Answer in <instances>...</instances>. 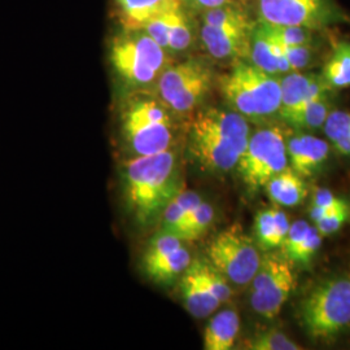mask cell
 <instances>
[{"instance_id": "cell-23", "label": "cell", "mask_w": 350, "mask_h": 350, "mask_svg": "<svg viewBox=\"0 0 350 350\" xmlns=\"http://www.w3.org/2000/svg\"><path fill=\"white\" fill-rule=\"evenodd\" d=\"M322 78L329 88H350V40L335 44L323 68Z\"/></svg>"}, {"instance_id": "cell-6", "label": "cell", "mask_w": 350, "mask_h": 350, "mask_svg": "<svg viewBox=\"0 0 350 350\" xmlns=\"http://www.w3.org/2000/svg\"><path fill=\"white\" fill-rule=\"evenodd\" d=\"M302 328L313 340H329L350 325V276H332L304 297L299 308Z\"/></svg>"}, {"instance_id": "cell-19", "label": "cell", "mask_w": 350, "mask_h": 350, "mask_svg": "<svg viewBox=\"0 0 350 350\" xmlns=\"http://www.w3.org/2000/svg\"><path fill=\"white\" fill-rule=\"evenodd\" d=\"M201 201L202 199L199 193L193 191H185L182 188L179 193L165 208L159 224V230L182 239L188 219L191 218L195 209L200 205Z\"/></svg>"}, {"instance_id": "cell-7", "label": "cell", "mask_w": 350, "mask_h": 350, "mask_svg": "<svg viewBox=\"0 0 350 350\" xmlns=\"http://www.w3.org/2000/svg\"><path fill=\"white\" fill-rule=\"evenodd\" d=\"M253 24L240 4L230 3L201 13L199 38L214 60H248Z\"/></svg>"}, {"instance_id": "cell-30", "label": "cell", "mask_w": 350, "mask_h": 350, "mask_svg": "<svg viewBox=\"0 0 350 350\" xmlns=\"http://www.w3.org/2000/svg\"><path fill=\"white\" fill-rule=\"evenodd\" d=\"M200 267L202 276L211 288L213 296L221 304L230 300L232 296V289L228 284V279L209 261H204L200 258Z\"/></svg>"}, {"instance_id": "cell-24", "label": "cell", "mask_w": 350, "mask_h": 350, "mask_svg": "<svg viewBox=\"0 0 350 350\" xmlns=\"http://www.w3.org/2000/svg\"><path fill=\"white\" fill-rule=\"evenodd\" d=\"M327 91L315 95L308 101L288 126L299 130H318L323 127L331 113Z\"/></svg>"}, {"instance_id": "cell-15", "label": "cell", "mask_w": 350, "mask_h": 350, "mask_svg": "<svg viewBox=\"0 0 350 350\" xmlns=\"http://www.w3.org/2000/svg\"><path fill=\"white\" fill-rule=\"evenodd\" d=\"M280 88L282 103L279 117L287 125L313 96L329 90L322 75L304 72H289L287 75H282Z\"/></svg>"}, {"instance_id": "cell-29", "label": "cell", "mask_w": 350, "mask_h": 350, "mask_svg": "<svg viewBox=\"0 0 350 350\" xmlns=\"http://www.w3.org/2000/svg\"><path fill=\"white\" fill-rule=\"evenodd\" d=\"M213 221L214 209L212 205L205 201H201L200 205L195 209V212L192 213L191 218L188 219L182 239L185 241H192L201 238L206 232L209 226L212 225Z\"/></svg>"}, {"instance_id": "cell-5", "label": "cell", "mask_w": 350, "mask_h": 350, "mask_svg": "<svg viewBox=\"0 0 350 350\" xmlns=\"http://www.w3.org/2000/svg\"><path fill=\"white\" fill-rule=\"evenodd\" d=\"M230 109L247 120L263 121L279 114L282 103L280 77L269 75L240 59L218 81Z\"/></svg>"}, {"instance_id": "cell-14", "label": "cell", "mask_w": 350, "mask_h": 350, "mask_svg": "<svg viewBox=\"0 0 350 350\" xmlns=\"http://www.w3.org/2000/svg\"><path fill=\"white\" fill-rule=\"evenodd\" d=\"M248 60L263 72L276 77L292 72L284 44L276 37L271 26L260 20L253 24L250 31Z\"/></svg>"}, {"instance_id": "cell-28", "label": "cell", "mask_w": 350, "mask_h": 350, "mask_svg": "<svg viewBox=\"0 0 350 350\" xmlns=\"http://www.w3.org/2000/svg\"><path fill=\"white\" fill-rule=\"evenodd\" d=\"M247 349L250 350H299L300 347L284 332L270 328L256 334L247 342Z\"/></svg>"}, {"instance_id": "cell-1", "label": "cell", "mask_w": 350, "mask_h": 350, "mask_svg": "<svg viewBox=\"0 0 350 350\" xmlns=\"http://www.w3.org/2000/svg\"><path fill=\"white\" fill-rule=\"evenodd\" d=\"M118 182L122 208L131 225L142 231L156 227L165 208L182 189L178 156L169 150L122 159Z\"/></svg>"}, {"instance_id": "cell-12", "label": "cell", "mask_w": 350, "mask_h": 350, "mask_svg": "<svg viewBox=\"0 0 350 350\" xmlns=\"http://www.w3.org/2000/svg\"><path fill=\"white\" fill-rule=\"evenodd\" d=\"M258 20L270 25L321 30L336 20L332 0H256Z\"/></svg>"}, {"instance_id": "cell-35", "label": "cell", "mask_w": 350, "mask_h": 350, "mask_svg": "<svg viewBox=\"0 0 350 350\" xmlns=\"http://www.w3.org/2000/svg\"><path fill=\"white\" fill-rule=\"evenodd\" d=\"M309 230H310V225L304 219H299L289 226L287 237L284 239L283 245H282L284 250L286 257H288L293 250L300 245L302 240L308 235Z\"/></svg>"}, {"instance_id": "cell-33", "label": "cell", "mask_w": 350, "mask_h": 350, "mask_svg": "<svg viewBox=\"0 0 350 350\" xmlns=\"http://www.w3.org/2000/svg\"><path fill=\"white\" fill-rule=\"evenodd\" d=\"M286 55L292 68V72H304L313 62V44H301V46H286Z\"/></svg>"}, {"instance_id": "cell-16", "label": "cell", "mask_w": 350, "mask_h": 350, "mask_svg": "<svg viewBox=\"0 0 350 350\" xmlns=\"http://www.w3.org/2000/svg\"><path fill=\"white\" fill-rule=\"evenodd\" d=\"M180 295L188 313L195 318H206L214 313L221 302L213 296L201 273L200 258L192 260L180 278Z\"/></svg>"}, {"instance_id": "cell-20", "label": "cell", "mask_w": 350, "mask_h": 350, "mask_svg": "<svg viewBox=\"0 0 350 350\" xmlns=\"http://www.w3.org/2000/svg\"><path fill=\"white\" fill-rule=\"evenodd\" d=\"M240 318L232 309L215 314L204 329V349L230 350L239 335Z\"/></svg>"}, {"instance_id": "cell-8", "label": "cell", "mask_w": 350, "mask_h": 350, "mask_svg": "<svg viewBox=\"0 0 350 350\" xmlns=\"http://www.w3.org/2000/svg\"><path fill=\"white\" fill-rule=\"evenodd\" d=\"M214 70L204 59L189 57L169 65L153 92L175 116L193 112L212 90Z\"/></svg>"}, {"instance_id": "cell-21", "label": "cell", "mask_w": 350, "mask_h": 350, "mask_svg": "<svg viewBox=\"0 0 350 350\" xmlns=\"http://www.w3.org/2000/svg\"><path fill=\"white\" fill-rule=\"evenodd\" d=\"M265 189L269 198L280 206H296L308 196V188L302 176L291 166L271 178Z\"/></svg>"}, {"instance_id": "cell-34", "label": "cell", "mask_w": 350, "mask_h": 350, "mask_svg": "<svg viewBox=\"0 0 350 350\" xmlns=\"http://www.w3.org/2000/svg\"><path fill=\"white\" fill-rule=\"evenodd\" d=\"M312 205L322 206L325 211L331 214L334 213L342 212V211H349V205L344 199H340L335 196L331 191L325 188H318L314 192L313 201Z\"/></svg>"}, {"instance_id": "cell-17", "label": "cell", "mask_w": 350, "mask_h": 350, "mask_svg": "<svg viewBox=\"0 0 350 350\" xmlns=\"http://www.w3.org/2000/svg\"><path fill=\"white\" fill-rule=\"evenodd\" d=\"M289 166L301 176L313 175L329 154V144L312 134L300 133L287 139Z\"/></svg>"}, {"instance_id": "cell-32", "label": "cell", "mask_w": 350, "mask_h": 350, "mask_svg": "<svg viewBox=\"0 0 350 350\" xmlns=\"http://www.w3.org/2000/svg\"><path fill=\"white\" fill-rule=\"evenodd\" d=\"M322 235L318 231L317 226H310L308 235L302 240L300 245L293 250L287 258L292 262L309 263L313 258L314 254L321 248Z\"/></svg>"}, {"instance_id": "cell-22", "label": "cell", "mask_w": 350, "mask_h": 350, "mask_svg": "<svg viewBox=\"0 0 350 350\" xmlns=\"http://www.w3.org/2000/svg\"><path fill=\"white\" fill-rule=\"evenodd\" d=\"M192 262L191 253L186 247H182L163 258L142 266L143 273L157 284H169L182 275Z\"/></svg>"}, {"instance_id": "cell-26", "label": "cell", "mask_w": 350, "mask_h": 350, "mask_svg": "<svg viewBox=\"0 0 350 350\" xmlns=\"http://www.w3.org/2000/svg\"><path fill=\"white\" fill-rule=\"evenodd\" d=\"M183 243H185L183 239L159 230L150 239V241L144 250V253H143L140 265L144 266V265H148V263L154 262V261L163 258L175 250L185 247Z\"/></svg>"}, {"instance_id": "cell-10", "label": "cell", "mask_w": 350, "mask_h": 350, "mask_svg": "<svg viewBox=\"0 0 350 350\" xmlns=\"http://www.w3.org/2000/svg\"><path fill=\"white\" fill-rule=\"evenodd\" d=\"M250 283L252 309L266 319H274L282 312L297 280L292 261L287 257L266 254Z\"/></svg>"}, {"instance_id": "cell-13", "label": "cell", "mask_w": 350, "mask_h": 350, "mask_svg": "<svg viewBox=\"0 0 350 350\" xmlns=\"http://www.w3.org/2000/svg\"><path fill=\"white\" fill-rule=\"evenodd\" d=\"M140 27L172 57L192 50L199 37V26L183 7L157 16Z\"/></svg>"}, {"instance_id": "cell-37", "label": "cell", "mask_w": 350, "mask_h": 350, "mask_svg": "<svg viewBox=\"0 0 350 350\" xmlns=\"http://www.w3.org/2000/svg\"><path fill=\"white\" fill-rule=\"evenodd\" d=\"M183 3H186L187 7H189L192 11L202 13L225 4L237 3V0H183Z\"/></svg>"}, {"instance_id": "cell-4", "label": "cell", "mask_w": 350, "mask_h": 350, "mask_svg": "<svg viewBox=\"0 0 350 350\" xmlns=\"http://www.w3.org/2000/svg\"><path fill=\"white\" fill-rule=\"evenodd\" d=\"M109 63L126 95L153 91L165 69L174 63V57L144 29L124 26L111 42Z\"/></svg>"}, {"instance_id": "cell-18", "label": "cell", "mask_w": 350, "mask_h": 350, "mask_svg": "<svg viewBox=\"0 0 350 350\" xmlns=\"http://www.w3.org/2000/svg\"><path fill=\"white\" fill-rule=\"evenodd\" d=\"M124 26L140 27L152 18L183 7V0H116Z\"/></svg>"}, {"instance_id": "cell-31", "label": "cell", "mask_w": 350, "mask_h": 350, "mask_svg": "<svg viewBox=\"0 0 350 350\" xmlns=\"http://www.w3.org/2000/svg\"><path fill=\"white\" fill-rule=\"evenodd\" d=\"M270 25V24H269ZM276 37L286 46H301V44H313V29L304 26L270 25Z\"/></svg>"}, {"instance_id": "cell-3", "label": "cell", "mask_w": 350, "mask_h": 350, "mask_svg": "<svg viewBox=\"0 0 350 350\" xmlns=\"http://www.w3.org/2000/svg\"><path fill=\"white\" fill-rule=\"evenodd\" d=\"M174 116L153 91L126 94L118 113V142L124 159L172 150Z\"/></svg>"}, {"instance_id": "cell-25", "label": "cell", "mask_w": 350, "mask_h": 350, "mask_svg": "<svg viewBox=\"0 0 350 350\" xmlns=\"http://www.w3.org/2000/svg\"><path fill=\"white\" fill-rule=\"evenodd\" d=\"M323 127L334 148L344 156H350V112L331 111Z\"/></svg>"}, {"instance_id": "cell-9", "label": "cell", "mask_w": 350, "mask_h": 350, "mask_svg": "<svg viewBox=\"0 0 350 350\" xmlns=\"http://www.w3.org/2000/svg\"><path fill=\"white\" fill-rule=\"evenodd\" d=\"M288 166L287 138L282 129H258L250 137L238 163V172L250 192L265 187Z\"/></svg>"}, {"instance_id": "cell-27", "label": "cell", "mask_w": 350, "mask_h": 350, "mask_svg": "<svg viewBox=\"0 0 350 350\" xmlns=\"http://www.w3.org/2000/svg\"><path fill=\"white\" fill-rule=\"evenodd\" d=\"M256 241L260 248L265 250H274L283 244L276 228L275 219L271 208L257 213L254 218Z\"/></svg>"}, {"instance_id": "cell-11", "label": "cell", "mask_w": 350, "mask_h": 350, "mask_svg": "<svg viewBox=\"0 0 350 350\" xmlns=\"http://www.w3.org/2000/svg\"><path fill=\"white\" fill-rule=\"evenodd\" d=\"M209 262L237 286H245L256 275L262 257L254 241L241 228L231 227L213 239Z\"/></svg>"}, {"instance_id": "cell-36", "label": "cell", "mask_w": 350, "mask_h": 350, "mask_svg": "<svg viewBox=\"0 0 350 350\" xmlns=\"http://www.w3.org/2000/svg\"><path fill=\"white\" fill-rule=\"evenodd\" d=\"M349 211H342V212L334 213L329 214L325 218H322L321 221L315 222V226L318 228V231L321 232L322 237H327L331 234L338 232V230L344 226V224L349 219Z\"/></svg>"}, {"instance_id": "cell-2", "label": "cell", "mask_w": 350, "mask_h": 350, "mask_svg": "<svg viewBox=\"0 0 350 350\" xmlns=\"http://www.w3.org/2000/svg\"><path fill=\"white\" fill-rule=\"evenodd\" d=\"M248 120L232 109L205 108L195 114L188 129V148L201 166L226 173L238 166L250 140Z\"/></svg>"}]
</instances>
